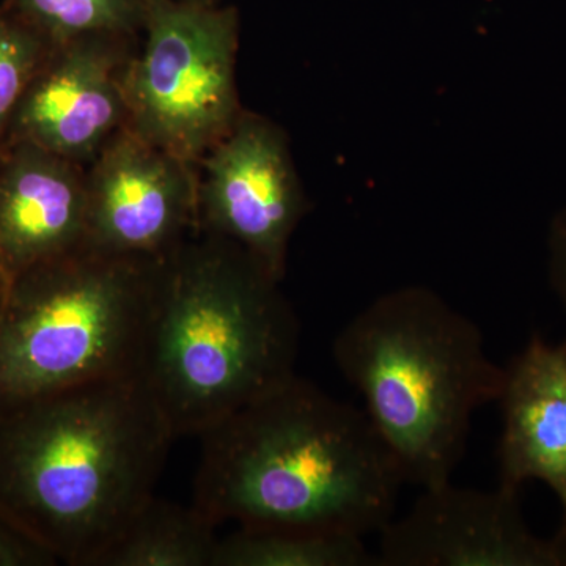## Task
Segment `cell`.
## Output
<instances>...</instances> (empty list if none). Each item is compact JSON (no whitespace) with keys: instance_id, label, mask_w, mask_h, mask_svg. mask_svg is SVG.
<instances>
[{"instance_id":"obj_1","label":"cell","mask_w":566,"mask_h":566,"mask_svg":"<svg viewBox=\"0 0 566 566\" xmlns=\"http://www.w3.org/2000/svg\"><path fill=\"white\" fill-rule=\"evenodd\" d=\"M177 436L139 375L0 408V512L55 562L96 566L155 495Z\"/></svg>"},{"instance_id":"obj_2","label":"cell","mask_w":566,"mask_h":566,"mask_svg":"<svg viewBox=\"0 0 566 566\" xmlns=\"http://www.w3.org/2000/svg\"><path fill=\"white\" fill-rule=\"evenodd\" d=\"M200 438L192 504L218 526L365 536L405 483L365 411L297 376Z\"/></svg>"},{"instance_id":"obj_3","label":"cell","mask_w":566,"mask_h":566,"mask_svg":"<svg viewBox=\"0 0 566 566\" xmlns=\"http://www.w3.org/2000/svg\"><path fill=\"white\" fill-rule=\"evenodd\" d=\"M300 322L281 282L226 238L163 260L139 376L177 436H202L296 376Z\"/></svg>"},{"instance_id":"obj_4","label":"cell","mask_w":566,"mask_h":566,"mask_svg":"<svg viewBox=\"0 0 566 566\" xmlns=\"http://www.w3.org/2000/svg\"><path fill=\"white\" fill-rule=\"evenodd\" d=\"M333 353L405 483L428 490L452 482L472 417L504 385L479 326L433 290L405 286L346 323Z\"/></svg>"},{"instance_id":"obj_5","label":"cell","mask_w":566,"mask_h":566,"mask_svg":"<svg viewBox=\"0 0 566 566\" xmlns=\"http://www.w3.org/2000/svg\"><path fill=\"white\" fill-rule=\"evenodd\" d=\"M163 260L82 244L0 289V408L139 375Z\"/></svg>"},{"instance_id":"obj_6","label":"cell","mask_w":566,"mask_h":566,"mask_svg":"<svg viewBox=\"0 0 566 566\" xmlns=\"http://www.w3.org/2000/svg\"><path fill=\"white\" fill-rule=\"evenodd\" d=\"M145 43L123 74L126 128L197 166L240 118V13L191 0H147Z\"/></svg>"},{"instance_id":"obj_7","label":"cell","mask_w":566,"mask_h":566,"mask_svg":"<svg viewBox=\"0 0 566 566\" xmlns=\"http://www.w3.org/2000/svg\"><path fill=\"white\" fill-rule=\"evenodd\" d=\"M197 232L241 245L282 282L290 240L307 211L285 133L243 109L197 164Z\"/></svg>"},{"instance_id":"obj_8","label":"cell","mask_w":566,"mask_h":566,"mask_svg":"<svg viewBox=\"0 0 566 566\" xmlns=\"http://www.w3.org/2000/svg\"><path fill=\"white\" fill-rule=\"evenodd\" d=\"M378 566H566V524L543 538L524 521L520 491L428 488L379 531Z\"/></svg>"},{"instance_id":"obj_9","label":"cell","mask_w":566,"mask_h":566,"mask_svg":"<svg viewBox=\"0 0 566 566\" xmlns=\"http://www.w3.org/2000/svg\"><path fill=\"white\" fill-rule=\"evenodd\" d=\"M197 166L123 126L87 169L84 244L164 260L197 232Z\"/></svg>"},{"instance_id":"obj_10","label":"cell","mask_w":566,"mask_h":566,"mask_svg":"<svg viewBox=\"0 0 566 566\" xmlns=\"http://www.w3.org/2000/svg\"><path fill=\"white\" fill-rule=\"evenodd\" d=\"M134 39L88 35L52 46L14 112L6 145L25 142L91 166L126 125L123 74Z\"/></svg>"},{"instance_id":"obj_11","label":"cell","mask_w":566,"mask_h":566,"mask_svg":"<svg viewBox=\"0 0 566 566\" xmlns=\"http://www.w3.org/2000/svg\"><path fill=\"white\" fill-rule=\"evenodd\" d=\"M87 222V167L36 145L0 153V283L81 248Z\"/></svg>"},{"instance_id":"obj_12","label":"cell","mask_w":566,"mask_h":566,"mask_svg":"<svg viewBox=\"0 0 566 566\" xmlns=\"http://www.w3.org/2000/svg\"><path fill=\"white\" fill-rule=\"evenodd\" d=\"M499 485L520 491L545 483L560 502L566 524V338L549 344L534 334L504 367Z\"/></svg>"},{"instance_id":"obj_13","label":"cell","mask_w":566,"mask_h":566,"mask_svg":"<svg viewBox=\"0 0 566 566\" xmlns=\"http://www.w3.org/2000/svg\"><path fill=\"white\" fill-rule=\"evenodd\" d=\"M216 527L196 505L153 495L96 566H212Z\"/></svg>"},{"instance_id":"obj_14","label":"cell","mask_w":566,"mask_h":566,"mask_svg":"<svg viewBox=\"0 0 566 566\" xmlns=\"http://www.w3.org/2000/svg\"><path fill=\"white\" fill-rule=\"evenodd\" d=\"M364 536L244 528L219 538L212 566H370Z\"/></svg>"},{"instance_id":"obj_15","label":"cell","mask_w":566,"mask_h":566,"mask_svg":"<svg viewBox=\"0 0 566 566\" xmlns=\"http://www.w3.org/2000/svg\"><path fill=\"white\" fill-rule=\"evenodd\" d=\"M52 46L88 35L137 36L147 0H7Z\"/></svg>"},{"instance_id":"obj_16","label":"cell","mask_w":566,"mask_h":566,"mask_svg":"<svg viewBox=\"0 0 566 566\" xmlns=\"http://www.w3.org/2000/svg\"><path fill=\"white\" fill-rule=\"evenodd\" d=\"M52 50L44 39L7 3L0 7V153L14 112Z\"/></svg>"},{"instance_id":"obj_17","label":"cell","mask_w":566,"mask_h":566,"mask_svg":"<svg viewBox=\"0 0 566 566\" xmlns=\"http://www.w3.org/2000/svg\"><path fill=\"white\" fill-rule=\"evenodd\" d=\"M57 562L0 512V566H48Z\"/></svg>"},{"instance_id":"obj_18","label":"cell","mask_w":566,"mask_h":566,"mask_svg":"<svg viewBox=\"0 0 566 566\" xmlns=\"http://www.w3.org/2000/svg\"><path fill=\"white\" fill-rule=\"evenodd\" d=\"M547 275L566 312V208L554 216L547 232Z\"/></svg>"},{"instance_id":"obj_19","label":"cell","mask_w":566,"mask_h":566,"mask_svg":"<svg viewBox=\"0 0 566 566\" xmlns=\"http://www.w3.org/2000/svg\"><path fill=\"white\" fill-rule=\"evenodd\" d=\"M191 2L207 3V6H218V3H221V0H191Z\"/></svg>"},{"instance_id":"obj_20","label":"cell","mask_w":566,"mask_h":566,"mask_svg":"<svg viewBox=\"0 0 566 566\" xmlns=\"http://www.w3.org/2000/svg\"><path fill=\"white\" fill-rule=\"evenodd\" d=\"M0 286H2V283H0Z\"/></svg>"},{"instance_id":"obj_21","label":"cell","mask_w":566,"mask_h":566,"mask_svg":"<svg viewBox=\"0 0 566 566\" xmlns=\"http://www.w3.org/2000/svg\"><path fill=\"white\" fill-rule=\"evenodd\" d=\"M0 289H2V286H0Z\"/></svg>"}]
</instances>
